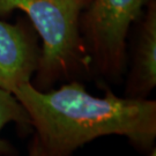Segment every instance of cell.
<instances>
[{
	"mask_svg": "<svg viewBox=\"0 0 156 156\" xmlns=\"http://www.w3.org/2000/svg\"><path fill=\"white\" fill-rule=\"evenodd\" d=\"M13 94L26 109L46 156H72L86 144L106 135L125 136L142 153L155 144L153 100L118 97L110 90L98 97L78 81L52 90H41L29 82Z\"/></svg>",
	"mask_w": 156,
	"mask_h": 156,
	"instance_id": "1",
	"label": "cell"
},
{
	"mask_svg": "<svg viewBox=\"0 0 156 156\" xmlns=\"http://www.w3.org/2000/svg\"><path fill=\"white\" fill-rule=\"evenodd\" d=\"M84 0H0V15L22 11L42 38L36 88L45 90L89 65L79 33Z\"/></svg>",
	"mask_w": 156,
	"mask_h": 156,
	"instance_id": "2",
	"label": "cell"
},
{
	"mask_svg": "<svg viewBox=\"0 0 156 156\" xmlns=\"http://www.w3.org/2000/svg\"><path fill=\"white\" fill-rule=\"evenodd\" d=\"M145 0H91L88 34L97 67L110 79L120 78L126 60V38Z\"/></svg>",
	"mask_w": 156,
	"mask_h": 156,
	"instance_id": "3",
	"label": "cell"
},
{
	"mask_svg": "<svg viewBox=\"0 0 156 156\" xmlns=\"http://www.w3.org/2000/svg\"><path fill=\"white\" fill-rule=\"evenodd\" d=\"M38 52L23 30L0 21V87L14 93L31 82L38 64Z\"/></svg>",
	"mask_w": 156,
	"mask_h": 156,
	"instance_id": "4",
	"label": "cell"
},
{
	"mask_svg": "<svg viewBox=\"0 0 156 156\" xmlns=\"http://www.w3.org/2000/svg\"><path fill=\"white\" fill-rule=\"evenodd\" d=\"M156 86V11L149 9L134 55L126 97L147 98Z\"/></svg>",
	"mask_w": 156,
	"mask_h": 156,
	"instance_id": "5",
	"label": "cell"
},
{
	"mask_svg": "<svg viewBox=\"0 0 156 156\" xmlns=\"http://www.w3.org/2000/svg\"><path fill=\"white\" fill-rule=\"evenodd\" d=\"M16 124L22 131H31V124L26 109L16 98V96L0 87V134L6 125ZM14 148L0 135V155L12 156Z\"/></svg>",
	"mask_w": 156,
	"mask_h": 156,
	"instance_id": "6",
	"label": "cell"
},
{
	"mask_svg": "<svg viewBox=\"0 0 156 156\" xmlns=\"http://www.w3.org/2000/svg\"><path fill=\"white\" fill-rule=\"evenodd\" d=\"M28 156H46L43 148H42V146L39 144L37 136L35 134L33 135V140H31V142L29 145Z\"/></svg>",
	"mask_w": 156,
	"mask_h": 156,
	"instance_id": "7",
	"label": "cell"
},
{
	"mask_svg": "<svg viewBox=\"0 0 156 156\" xmlns=\"http://www.w3.org/2000/svg\"><path fill=\"white\" fill-rule=\"evenodd\" d=\"M147 156H156V148L155 147H153L151 151L147 153Z\"/></svg>",
	"mask_w": 156,
	"mask_h": 156,
	"instance_id": "8",
	"label": "cell"
},
{
	"mask_svg": "<svg viewBox=\"0 0 156 156\" xmlns=\"http://www.w3.org/2000/svg\"><path fill=\"white\" fill-rule=\"evenodd\" d=\"M0 156H2V155H0Z\"/></svg>",
	"mask_w": 156,
	"mask_h": 156,
	"instance_id": "9",
	"label": "cell"
}]
</instances>
